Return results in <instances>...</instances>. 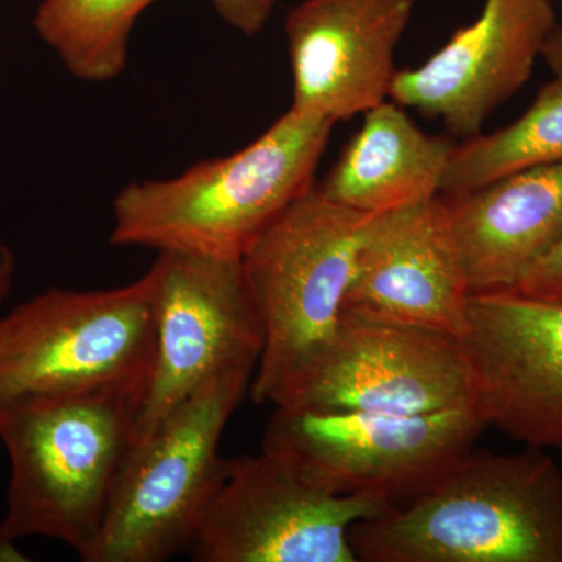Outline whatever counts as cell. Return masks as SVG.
Instances as JSON below:
<instances>
[{
	"label": "cell",
	"instance_id": "cell-21",
	"mask_svg": "<svg viewBox=\"0 0 562 562\" xmlns=\"http://www.w3.org/2000/svg\"><path fill=\"white\" fill-rule=\"evenodd\" d=\"M14 276H16V257L9 246L0 244V303L9 297L14 284ZM3 414H5V408L0 406V420H2Z\"/></svg>",
	"mask_w": 562,
	"mask_h": 562
},
{
	"label": "cell",
	"instance_id": "cell-12",
	"mask_svg": "<svg viewBox=\"0 0 562 562\" xmlns=\"http://www.w3.org/2000/svg\"><path fill=\"white\" fill-rule=\"evenodd\" d=\"M557 27L552 0H484L480 16L424 65L397 70L390 99L438 117L458 138H472L531 79Z\"/></svg>",
	"mask_w": 562,
	"mask_h": 562
},
{
	"label": "cell",
	"instance_id": "cell-1",
	"mask_svg": "<svg viewBox=\"0 0 562 562\" xmlns=\"http://www.w3.org/2000/svg\"><path fill=\"white\" fill-rule=\"evenodd\" d=\"M349 541L362 562H562L560 460L473 447Z\"/></svg>",
	"mask_w": 562,
	"mask_h": 562
},
{
	"label": "cell",
	"instance_id": "cell-20",
	"mask_svg": "<svg viewBox=\"0 0 562 562\" xmlns=\"http://www.w3.org/2000/svg\"><path fill=\"white\" fill-rule=\"evenodd\" d=\"M512 291L531 297L562 301V239L525 273Z\"/></svg>",
	"mask_w": 562,
	"mask_h": 562
},
{
	"label": "cell",
	"instance_id": "cell-23",
	"mask_svg": "<svg viewBox=\"0 0 562 562\" xmlns=\"http://www.w3.org/2000/svg\"><path fill=\"white\" fill-rule=\"evenodd\" d=\"M0 561H25V558L18 552L14 542L0 538Z\"/></svg>",
	"mask_w": 562,
	"mask_h": 562
},
{
	"label": "cell",
	"instance_id": "cell-6",
	"mask_svg": "<svg viewBox=\"0 0 562 562\" xmlns=\"http://www.w3.org/2000/svg\"><path fill=\"white\" fill-rule=\"evenodd\" d=\"M250 375L205 384L136 442L87 562H165L191 552L227 468L222 435Z\"/></svg>",
	"mask_w": 562,
	"mask_h": 562
},
{
	"label": "cell",
	"instance_id": "cell-24",
	"mask_svg": "<svg viewBox=\"0 0 562 562\" xmlns=\"http://www.w3.org/2000/svg\"><path fill=\"white\" fill-rule=\"evenodd\" d=\"M558 452H560V464H561V468H562V449L558 450Z\"/></svg>",
	"mask_w": 562,
	"mask_h": 562
},
{
	"label": "cell",
	"instance_id": "cell-8",
	"mask_svg": "<svg viewBox=\"0 0 562 562\" xmlns=\"http://www.w3.org/2000/svg\"><path fill=\"white\" fill-rule=\"evenodd\" d=\"M157 355L138 441L181 402L233 372H254L265 330L243 260L160 251L150 266Z\"/></svg>",
	"mask_w": 562,
	"mask_h": 562
},
{
	"label": "cell",
	"instance_id": "cell-5",
	"mask_svg": "<svg viewBox=\"0 0 562 562\" xmlns=\"http://www.w3.org/2000/svg\"><path fill=\"white\" fill-rule=\"evenodd\" d=\"M155 355L150 271L116 290L50 288L0 317V406L103 392L146 397Z\"/></svg>",
	"mask_w": 562,
	"mask_h": 562
},
{
	"label": "cell",
	"instance_id": "cell-4",
	"mask_svg": "<svg viewBox=\"0 0 562 562\" xmlns=\"http://www.w3.org/2000/svg\"><path fill=\"white\" fill-rule=\"evenodd\" d=\"M371 217L330 201L314 183L243 255L265 330L255 402L280 405L330 349Z\"/></svg>",
	"mask_w": 562,
	"mask_h": 562
},
{
	"label": "cell",
	"instance_id": "cell-15",
	"mask_svg": "<svg viewBox=\"0 0 562 562\" xmlns=\"http://www.w3.org/2000/svg\"><path fill=\"white\" fill-rule=\"evenodd\" d=\"M442 199L472 294L514 290L562 239V162Z\"/></svg>",
	"mask_w": 562,
	"mask_h": 562
},
{
	"label": "cell",
	"instance_id": "cell-18",
	"mask_svg": "<svg viewBox=\"0 0 562 562\" xmlns=\"http://www.w3.org/2000/svg\"><path fill=\"white\" fill-rule=\"evenodd\" d=\"M558 162H562V77L543 85L530 109L508 127L458 144L441 192L462 194L502 177Z\"/></svg>",
	"mask_w": 562,
	"mask_h": 562
},
{
	"label": "cell",
	"instance_id": "cell-13",
	"mask_svg": "<svg viewBox=\"0 0 562 562\" xmlns=\"http://www.w3.org/2000/svg\"><path fill=\"white\" fill-rule=\"evenodd\" d=\"M471 297L441 195L371 217L344 310L462 339Z\"/></svg>",
	"mask_w": 562,
	"mask_h": 562
},
{
	"label": "cell",
	"instance_id": "cell-9",
	"mask_svg": "<svg viewBox=\"0 0 562 562\" xmlns=\"http://www.w3.org/2000/svg\"><path fill=\"white\" fill-rule=\"evenodd\" d=\"M475 405V382L457 336L344 310L335 341L277 406L419 416Z\"/></svg>",
	"mask_w": 562,
	"mask_h": 562
},
{
	"label": "cell",
	"instance_id": "cell-11",
	"mask_svg": "<svg viewBox=\"0 0 562 562\" xmlns=\"http://www.w3.org/2000/svg\"><path fill=\"white\" fill-rule=\"evenodd\" d=\"M487 427L562 449V301L516 291L472 294L462 336Z\"/></svg>",
	"mask_w": 562,
	"mask_h": 562
},
{
	"label": "cell",
	"instance_id": "cell-3",
	"mask_svg": "<svg viewBox=\"0 0 562 562\" xmlns=\"http://www.w3.org/2000/svg\"><path fill=\"white\" fill-rule=\"evenodd\" d=\"M143 402L138 392H103L5 408L10 483L0 538L57 539L87 562L138 442Z\"/></svg>",
	"mask_w": 562,
	"mask_h": 562
},
{
	"label": "cell",
	"instance_id": "cell-14",
	"mask_svg": "<svg viewBox=\"0 0 562 562\" xmlns=\"http://www.w3.org/2000/svg\"><path fill=\"white\" fill-rule=\"evenodd\" d=\"M414 0H303L284 21L291 109L347 121L390 99Z\"/></svg>",
	"mask_w": 562,
	"mask_h": 562
},
{
	"label": "cell",
	"instance_id": "cell-22",
	"mask_svg": "<svg viewBox=\"0 0 562 562\" xmlns=\"http://www.w3.org/2000/svg\"><path fill=\"white\" fill-rule=\"evenodd\" d=\"M542 57L546 58L549 68L553 70L554 77H562V27L560 25L554 29L550 38L547 40Z\"/></svg>",
	"mask_w": 562,
	"mask_h": 562
},
{
	"label": "cell",
	"instance_id": "cell-16",
	"mask_svg": "<svg viewBox=\"0 0 562 562\" xmlns=\"http://www.w3.org/2000/svg\"><path fill=\"white\" fill-rule=\"evenodd\" d=\"M457 146L452 138L420 131L402 105L387 99L366 111L360 132L317 187L346 209L387 213L439 195Z\"/></svg>",
	"mask_w": 562,
	"mask_h": 562
},
{
	"label": "cell",
	"instance_id": "cell-19",
	"mask_svg": "<svg viewBox=\"0 0 562 562\" xmlns=\"http://www.w3.org/2000/svg\"><path fill=\"white\" fill-rule=\"evenodd\" d=\"M281 0H211L222 21L243 35L260 33Z\"/></svg>",
	"mask_w": 562,
	"mask_h": 562
},
{
	"label": "cell",
	"instance_id": "cell-2",
	"mask_svg": "<svg viewBox=\"0 0 562 562\" xmlns=\"http://www.w3.org/2000/svg\"><path fill=\"white\" fill-rule=\"evenodd\" d=\"M335 124L290 109L235 154L171 179L133 181L114 198L110 243L241 260L257 236L313 187Z\"/></svg>",
	"mask_w": 562,
	"mask_h": 562
},
{
	"label": "cell",
	"instance_id": "cell-7",
	"mask_svg": "<svg viewBox=\"0 0 562 562\" xmlns=\"http://www.w3.org/2000/svg\"><path fill=\"white\" fill-rule=\"evenodd\" d=\"M486 428L476 405L419 416L276 406L261 450L310 486L391 506L472 450Z\"/></svg>",
	"mask_w": 562,
	"mask_h": 562
},
{
	"label": "cell",
	"instance_id": "cell-17",
	"mask_svg": "<svg viewBox=\"0 0 562 562\" xmlns=\"http://www.w3.org/2000/svg\"><path fill=\"white\" fill-rule=\"evenodd\" d=\"M160 0H43L33 29L70 76L116 80L127 68L133 27Z\"/></svg>",
	"mask_w": 562,
	"mask_h": 562
},
{
	"label": "cell",
	"instance_id": "cell-10",
	"mask_svg": "<svg viewBox=\"0 0 562 562\" xmlns=\"http://www.w3.org/2000/svg\"><path fill=\"white\" fill-rule=\"evenodd\" d=\"M390 503L310 486L261 450L227 460L191 549L195 562H358L350 528Z\"/></svg>",
	"mask_w": 562,
	"mask_h": 562
}]
</instances>
